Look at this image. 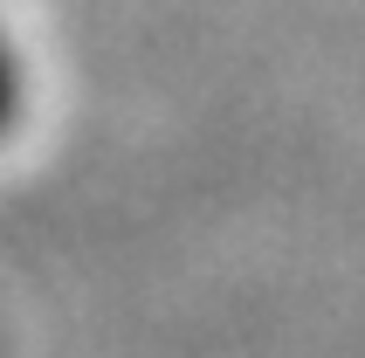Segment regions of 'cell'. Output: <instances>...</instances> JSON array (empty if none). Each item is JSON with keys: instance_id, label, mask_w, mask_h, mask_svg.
I'll list each match as a JSON object with an SVG mask.
<instances>
[{"instance_id": "obj_1", "label": "cell", "mask_w": 365, "mask_h": 358, "mask_svg": "<svg viewBox=\"0 0 365 358\" xmlns=\"http://www.w3.org/2000/svg\"><path fill=\"white\" fill-rule=\"evenodd\" d=\"M14 111H21V62L7 56V41H0V131H7Z\"/></svg>"}]
</instances>
